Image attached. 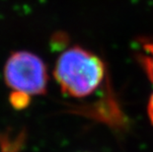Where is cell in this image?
Returning a JSON list of instances; mask_svg holds the SVG:
<instances>
[{
    "instance_id": "6da1fadb",
    "label": "cell",
    "mask_w": 153,
    "mask_h": 152,
    "mask_svg": "<svg viewBox=\"0 0 153 152\" xmlns=\"http://www.w3.org/2000/svg\"><path fill=\"white\" fill-rule=\"evenodd\" d=\"M54 76L63 93L73 98H85L102 84L105 65L95 54L74 47L58 57Z\"/></svg>"
},
{
    "instance_id": "277c9868",
    "label": "cell",
    "mask_w": 153,
    "mask_h": 152,
    "mask_svg": "<svg viewBox=\"0 0 153 152\" xmlns=\"http://www.w3.org/2000/svg\"><path fill=\"white\" fill-rule=\"evenodd\" d=\"M10 102L12 106L16 109H23L27 107L29 102H30V98L28 96L22 95L20 93H11L10 96Z\"/></svg>"
},
{
    "instance_id": "3957f363",
    "label": "cell",
    "mask_w": 153,
    "mask_h": 152,
    "mask_svg": "<svg viewBox=\"0 0 153 152\" xmlns=\"http://www.w3.org/2000/svg\"><path fill=\"white\" fill-rule=\"evenodd\" d=\"M141 63L153 84V43H147L143 46V53L140 56ZM148 116L153 124V92L148 103Z\"/></svg>"
},
{
    "instance_id": "7a4b0ae2",
    "label": "cell",
    "mask_w": 153,
    "mask_h": 152,
    "mask_svg": "<svg viewBox=\"0 0 153 152\" xmlns=\"http://www.w3.org/2000/svg\"><path fill=\"white\" fill-rule=\"evenodd\" d=\"M5 83L14 93L32 96L43 95L47 89V68L40 57L30 51L12 53L4 66Z\"/></svg>"
}]
</instances>
